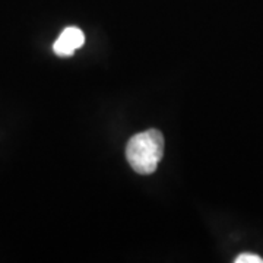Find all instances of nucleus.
<instances>
[{"label":"nucleus","instance_id":"1","mask_svg":"<svg viewBox=\"0 0 263 263\" xmlns=\"http://www.w3.org/2000/svg\"><path fill=\"white\" fill-rule=\"evenodd\" d=\"M164 154V136L157 129L132 136L126 146V158L138 174H152Z\"/></svg>","mask_w":263,"mask_h":263},{"label":"nucleus","instance_id":"2","mask_svg":"<svg viewBox=\"0 0 263 263\" xmlns=\"http://www.w3.org/2000/svg\"><path fill=\"white\" fill-rule=\"evenodd\" d=\"M85 43L84 32L76 27H69L62 31L56 43L53 44V50L59 57H69L81 48Z\"/></svg>","mask_w":263,"mask_h":263},{"label":"nucleus","instance_id":"3","mask_svg":"<svg viewBox=\"0 0 263 263\" xmlns=\"http://www.w3.org/2000/svg\"><path fill=\"white\" fill-rule=\"evenodd\" d=\"M235 263H263V259L256 254L243 253L235 259Z\"/></svg>","mask_w":263,"mask_h":263}]
</instances>
